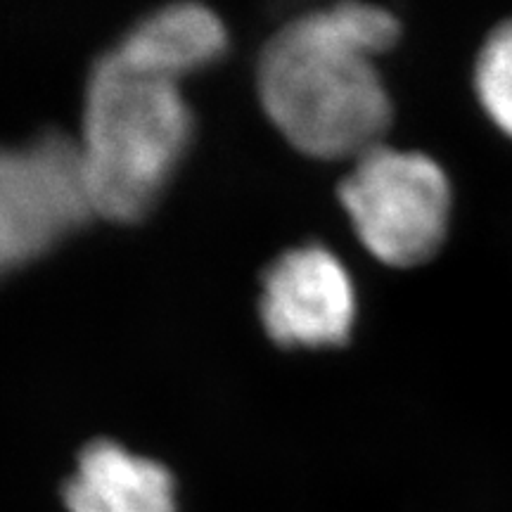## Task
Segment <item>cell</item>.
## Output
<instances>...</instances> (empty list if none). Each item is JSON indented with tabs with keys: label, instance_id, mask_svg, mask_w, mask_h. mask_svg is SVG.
Here are the masks:
<instances>
[{
	"label": "cell",
	"instance_id": "8",
	"mask_svg": "<svg viewBox=\"0 0 512 512\" xmlns=\"http://www.w3.org/2000/svg\"><path fill=\"white\" fill-rule=\"evenodd\" d=\"M475 88L484 112L512 138V19L491 31L479 50Z\"/></svg>",
	"mask_w": 512,
	"mask_h": 512
},
{
	"label": "cell",
	"instance_id": "7",
	"mask_svg": "<svg viewBox=\"0 0 512 512\" xmlns=\"http://www.w3.org/2000/svg\"><path fill=\"white\" fill-rule=\"evenodd\" d=\"M228 31L221 17L200 3H176L152 12L112 48L138 72L178 83L226 55Z\"/></svg>",
	"mask_w": 512,
	"mask_h": 512
},
{
	"label": "cell",
	"instance_id": "3",
	"mask_svg": "<svg viewBox=\"0 0 512 512\" xmlns=\"http://www.w3.org/2000/svg\"><path fill=\"white\" fill-rule=\"evenodd\" d=\"M356 235L382 264L411 268L444 245L451 183L432 157L377 145L354 162L339 185Z\"/></svg>",
	"mask_w": 512,
	"mask_h": 512
},
{
	"label": "cell",
	"instance_id": "4",
	"mask_svg": "<svg viewBox=\"0 0 512 512\" xmlns=\"http://www.w3.org/2000/svg\"><path fill=\"white\" fill-rule=\"evenodd\" d=\"M93 219L76 138L46 131L22 145H0V280Z\"/></svg>",
	"mask_w": 512,
	"mask_h": 512
},
{
	"label": "cell",
	"instance_id": "5",
	"mask_svg": "<svg viewBox=\"0 0 512 512\" xmlns=\"http://www.w3.org/2000/svg\"><path fill=\"white\" fill-rule=\"evenodd\" d=\"M259 311L280 347H342L356 323L354 283L323 245L290 249L266 268Z\"/></svg>",
	"mask_w": 512,
	"mask_h": 512
},
{
	"label": "cell",
	"instance_id": "6",
	"mask_svg": "<svg viewBox=\"0 0 512 512\" xmlns=\"http://www.w3.org/2000/svg\"><path fill=\"white\" fill-rule=\"evenodd\" d=\"M69 512H176L174 475L110 439L91 441L64 484Z\"/></svg>",
	"mask_w": 512,
	"mask_h": 512
},
{
	"label": "cell",
	"instance_id": "1",
	"mask_svg": "<svg viewBox=\"0 0 512 512\" xmlns=\"http://www.w3.org/2000/svg\"><path fill=\"white\" fill-rule=\"evenodd\" d=\"M399 19L370 3H339L292 19L261 50V105L304 155L356 159L382 145L392 100L375 57L396 46Z\"/></svg>",
	"mask_w": 512,
	"mask_h": 512
},
{
	"label": "cell",
	"instance_id": "2",
	"mask_svg": "<svg viewBox=\"0 0 512 512\" xmlns=\"http://www.w3.org/2000/svg\"><path fill=\"white\" fill-rule=\"evenodd\" d=\"M195 133V117L174 81L100 55L88 76L81 136L83 188L95 219L138 223L169 188Z\"/></svg>",
	"mask_w": 512,
	"mask_h": 512
}]
</instances>
